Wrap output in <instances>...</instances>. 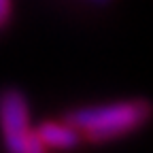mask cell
<instances>
[{
  "mask_svg": "<svg viewBox=\"0 0 153 153\" xmlns=\"http://www.w3.org/2000/svg\"><path fill=\"white\" fill-rule=\"evenodd\" d=\"M0 130L4 147L11 153H28V143L34 132L30 130L26 96L15 87H4L0 91Z\"/></svg>",
  "mask_w": 153,
  "mask_h": 153,
  "instance_id": "2",
  "label": "cell"
},
{
  "mask_svg": "<svg viewBox=\"0 0 153 153\" xmlns=\"http://www.w3.org/2000/svg\"><path fill=\"white\" fill-rule=\"evenodd\" d=\"M89 2H94V4H100V7H104V4H108L111 0H89Z\"/></svg>",
  "mask_w": 153,
  "mask_h": 153,
  "instance_id": "5",
  "label": "cell"
},
{
  "mask_svg": "<svg viewBox=\"0 0 153 153\" xmlns=\"http://www.w3.org/2000/svg\"><path fill=\"white\" fill-rule=\"evenodd\" d=\"M36 132H38V136H41V140L47 147H53V149H72L83 138V134L74 126L66 123V121L64 123H55V121L41 123Z\"/></svg>",
  "mask_w": 153,
  "mask_h": 153,
  "instance_id": "3",
  "label": "cell"
},
{
  "mask_svg": "<svg viewBox=\"0 0 153 153\" xmlns=\"http://www.w3.org/2000/svg\"><path fill=\"white\" fill-rule=\"evenodd\" d=\"M11 17V0H0V26H4Z\"/></svg>",
  "mask_w": 153,
  "mask_h": 153,
  "instance_id": "4",
  "label": "cell"
},
{
  "mask_svg": "<svg viewBox=\"0 0 153 153\" xmlns=\"http://www.w3.org/2000/svg\"><path fill=\"white\" fill-rule=\"evenodd\" d=\"M153 113V106L147 100H128L102 106H85L66 113L64 121L74 126L83 138L100 143L123 136V134L140 128Z\"/></svg>",
  "mask_w": 153,
  "mask_h": 153,
  "instance_id": "1",
  "label": "cell"
}]
</instances>
